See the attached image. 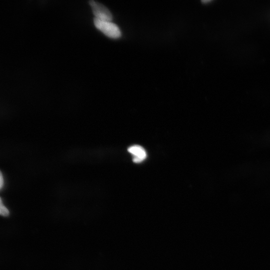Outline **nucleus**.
<instances>
[{
	"label": "nucleus",
	"mask_w": 270,
	"mask_h": 270,
	"mask_svg": "<svg viewBox=\"0 0 270 270\" xmlns=\"http://www.w3.org/2000/svg\"><path fill=\"white\" fill-rule=\"evenodd\" d=\"M95 27L107 37L112 39H118L122 34L119 27L111 21L100 20L94 18Z\"/></svg>",
	"instance_id": "f257e3e1"
},
{
	"label": "nucleus",
	"mask_w": 270,
	"mask_h": 270,
	"mask_svg": "<svg viewBox=\"0 0 270 270\" xmlns=\"http://www.w3.org/2000/svg\"><path fill=\"white\" fill-rule=\"evenodd\" d=\"M89 4L95 18L103 21L112 20L113 16L111 13L104 5L95 1H90Z\"/></svg>",
	"instance_id": "f03ea898"
},
{
	"label": "nucleus",
	"mask_w": 270,
	"mask_h": 270,
	"mask_svg": "<svg viewBox=\"0 0 270 270\" xmlns=\"http://www.w3.org/2000/svg\"><path fill=\"white\" fill-rule=\"evenodd\" d=\"M128 150L130 153L133 155L134 157L133 160L135 163H141L147 158L146 151L140 146H132L129 147Z\"/></svg>",
	"instance_id": "7ed1b4c3"
},
{
	"label": "nucleus",
	"mask_w": 270,
	"mask_h": 270,
	"mask_svg": "<svg viewBox=\"0 0 270 270\" xmlns=\"http://www.w3.org/2000/svg\"><path fill=\"white\" fill-rule=\"evenodd\" d=\"M9 215L8 209L4 206L2 199L0 197V215L6 217Z\"/></svg>",
	"instance_id": "20e7f679"
},
{
	"label": "nucleus",
	"mask_w": 270,
	"mask_h": 270,
	"mask_svg": "<svg viewBox=\"0 0 270 270\" xmlns=\"http://www.w3.org/2000/svg\"><path fill=\"white\" fill-rule=\"evenodd\" d=\"M4 180L3 174L1 171H0V190H1L4 186Z\"/></svg>",
	"instance_id": "39448f33"
},
{
	"label": "nucleus",
	"mask_w": 270,
	"mask_h": 270,
	"mask_svg": "<svg viewBox=\"0 0 270 270\" xmlns=\"http://www.w3.org/2000/svg\"><path fill=\"white\" fill-rule=\"evenodd\" d=\"M211 1V0H207V1L206 0H205V1H202V2L204 3H207L210 2Z\"/></svg>",
	"instance_id": "423d86ee"
}]
</instances>
